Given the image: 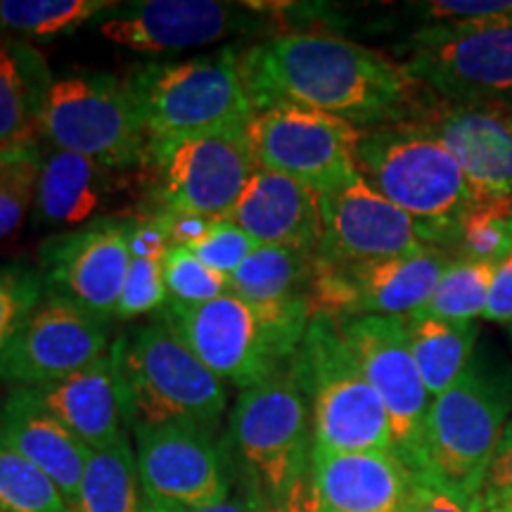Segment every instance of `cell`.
<instances>
[{
    "instance_id": "6da1fadb",
    "label": "cell",
    "mask_w": 512,
    "mask_h": 512,
    "mask_svg": "<svg viewBox=\"0 0 512 512\" xmlns=\"http://www.w3.org/2000/svg\"><path fill=\"white\" fill-rule=\"evenodd\" d=\"M254 112L299 105L368 128L411 121L422 91L406 69L373 48L325 31H283L242 50Z\"/></svg>"
},
{
    "instance_id": "d6986e66",
    "label": "cell",
    "mask_w": 512,
    "mask_h": 512,
    "mask_svg": "<svg viewBox=\"0 0 512 512\" xmlns=\"http://www.w3.org/2000/svg\"><path fill=\"white\" fill-rule=\"evenodd\" d=\"M411 124L432 133L456 159L475 195H512V110L451 105L422 93Z\"/></svg>"
},
{
    "instance_id": "f546056e",
    "label": "cell",
    "mask_w": 512,
    "mask_h": 512,
    "mask_svg": "<svg viewBox=\"0 0 512 512\" xmlns=\"http://www.w3.org/2000/svg\"><path fill=\"white\" fill-rule=\"evenodd\" d=\"M112 0H0V29L24 38H57L95 24Z\"/></svg>"
},
{
    "instance_id": "277c9868",
    "label": "cell",
    "mask_w": 512,
    "mask_h": 512,
    "mask_svg": "<svg viewBox=\"0 0 512 512\" xmlns=\"http://www.w3.org/2000/svg\"><path fill=\"white\" fill-rule=\"evenodd\" d=\"M242 50L223 46L183 62L140 64L126 76L147 147L181 138L247 131L254 107L240 72Z\"/></svg>"
},
{
    "instance_id": "bcb514c9",
    "label": "cell",
    "mask_w": 512,
    "mask_h": 512,
    "mask_svg": "<svg viewBox=\"0 0 512 512\" xmlns=\"http://www.w3.org/2000/svg\"><path fill=\"white\" fill-rule=\"evenodd\" d=\"M484 512H512V494L482 498Z\"/></svg>"
},
{
    "instance_id": "60d3db41",
    "label": "cell",
    "mask_w": 512,
    "mask_h": 512,
    "mask_svg": "<svg viewBox=\"0 0 512 512\" xmlns=\"http://www.w3.org/2000/svg\"><path fill=\"white\" fill-rule=\"evenodd\" d=\"M150 216L162 226L171 247H192L197 240H202V235L207 233L211 223H214L204 219V216L181 214V211L155 209Z\"/></svg>"
},
{
    "instance_id": "7402d4cb",
    "label": "cell",
    "mask_w": 512,
    "mask_h": 512,
    "mask_svg": "<svg viewBox=\"0 0 512 512\" xmlns=\"http://www.w3.org/2000/svg\"><path fill=\"white\" fill-rule=\"evenodd\" d=\"M0 441L46 472L67 503L74 501L93 448L83 444L24 387H12L0 403Z\"/></svg>"
},
{
    "instance_id": "7c38bea8",
    "label": "cell",
    "mask_w": 512,
    "mask_h": 512,
    "mask_svg": "<svg viewBox=\"0 0 512 512\" xmlns=\"http://www.w3.org/2000/svg\"><path fill=\"white\" fill-rule=\"evenodd\" d=\"M259 169L287 176L318 195L358 178L356 147L363 131L332 114L299 105H273L247 128Z\"/></svg>"
},
{
    "instance_id": "ffe728a7",
    "label": "cell",
    "mask_w": 512,
    "mask_h": 512,
    "mask_svg": "<svg viewBox=\"0 0 512 512\" xmlns=\"http://www.w3.org/2000/svg\"><path fill=\"white\" fill-rule=\"evenodd\" d=\"M311 479L325 512H403L418 484V475L392 451L311 448Z\"/></svg>"
},
{
    "instance_id": "d6a6232c",
    "label": "cell",
    "mask_w": 512,
    "mask_h": 512,
    "mask_svg": "<svg viewBox=\"0 0 512 512\" xmlns=\"http://www.w3.org/2000/svg\"><path fill=\"white\" fill-rule=\"evenodd\" d=\"M0 512H69L53 479L0 441Z\"/></svg>"
},
{
    "instance_id": "d590c367",
    "label": "cell",
    "mask_w": 512,
    "mask_h": 512,
    "mask_svg": "<svg viewBox=\"0 0 512 512\" xmlns=\"http://www.w3.org/2000/svg\"><path fill=\"white\" fill-rule=\"evenodd\" d=\"M164 283L171 304L195 306L228 292L226 275L204 266L188 247H171L164 256Z\"/></svg>"
},
{
    "instance_id": "8992f818",
    "label": "cell",
    "mask_w": 512,
    "mask_h": 512,
    "mask_svg": "<svg viewBox=\"0 0 512 512\" xmlns=\"http://www.w3.org/2000/svg\"><path fill=\"white\" fill-rule=\"evenodd\" d=\"M290 370L309 403L313 448L332 453L392 451L384 403L339 323L313 316Z\"/></svg>"
},
{
    "instance_id": "cb8c5ba5",
    "label": "cell",
    "mask_w": 512,
    "mask_h": 512,
    "mask_svg": "<svg viewBox=\"0 0 512 512\" xmlns=\"http://www.w3.org/2000/svg\"><path fill=\"white\" fill-rule=\"evenodd\" d=\"M24 389L88 448H105L126 437L124 401L110 354L64 380Z\"/></svg>"
},
{
    "instance_id": "9c48e42d",
    "label": "cell",
    "mask_w": 512,
    "mask_h": 512,
    "mask_svg": "<svg viewBox=\"0 0 512 512\" xmlns=\"http://www.w3.org/2000/svg\"><path fill=\"white\" fill-rule=\"evenodd\" d=\"M401 67L422 93L451 105L512 110V19L477 17L420 29Z\"/></svg>"
},
{
    "instance_id": "f35d334b",
    "label": "cell",
    "mask_w": 512,
    "mask_h": 512,
    "mask_svg": "<svg viewBox=\"0 0 512 512\" xmlns=\"http://www.w3.org/2000/svg\"><path fill=\"white\" fill-rule=\"evenodd\" d=\"M403 512H484L482 496H465L430 477H418L415 491Z\"/></svg>"
},
{
    "instance_id": "ee69618b",
    "label": "cell",
    "mask_w": 512,
    "mask_h": 512,
    "mask_svg": "<svg viewBox=\"0 0 512 512\" xmlns=\"http://www.w3.org/2000/svg\"><path fill=\"white\" fill-rule=\"evenodd\" d=\"M484 318L501 325H512V254L496 266Z\"/></svg>"
},
{
    "instance_id": "4dcf8cb0",
    "label": "cell",
    "mask_w": 512,
    "mask_h": 512,
    "mask_svg": "<svg viewBox=\"0 0 512 512\" xmlns=\"http://www.w3.org/2000/svg\"><path fill=\"white\" fill-rule=\"evenodd\" d=\"M512 254V195H475L460 219L453 259L498 266Z\"/></svg>"
},
{
    "instance_id": "5b68a950",
    "label": "cell",
    "mask_w": 512,
    "mask_h": 512,
    "mask_svg": "<svg viewBox=\"0 0 512 512\" xmlns=\"http://www.w3.org/2000/svg\"><path fill=\"white\" fill-rule=\"evenodd\" d=\"M110 356L126 425H192L216 432L228 406L219 380L162 320L138 325L112 344Z\"/></svg>"
},
{
    "instance_id": "7bdbcfd3",
    "label": "cell",
    "mask_w": 512,
    "mask_h": 512,
    "mask_svg": "<svg viewBox=\"0 0 512 512\" xmlns=\"http://www.w3.org/2000/svg\"><path fill=\"white\" fill-rule=\"evenodd\" d=\"M503 494H512V418L505 425L501 439H498L482 489V498Z\"/></svg>"
},
{
    "instance_id": "3957f363",
    "label": "cell",
    "mask_w": 512,
    "mask_h": 512,
    "mask_svg": "<svg viewBox=\"0 0 512 512\" xmlns=\"http://www.w3.org/2000/svg\"><path fill=\"white\" fill-rule=\"evenodd\" d=\"M356 166L370 188L418 223L427 247L453 256L460 219L475 192L432 133L411 121L368 128L358 140Z\"/></svg>"
},
{
    "instance_id": "52a82bcc",
    "label": "cell",
    "mask_w": 512,
    "mask_h": 512,
    "mask_svg": "<svg viewBox=\"0 0 512 512\" xmlns=\"http://www.w3.org/2000/svg\"><path fill=\"white\" fill-rule=\"evenodd\" d=\"M512 418V375L491 356L470 366L432 399L425 437V475L465 496H482L498 439Z\"/></svg>"
},
{
    "instance_id": "484cf974",
    "label": "cell",
    "mask_w": 512,
    "mask_h": 512,
    "mask_svg": "<svg viewBox=\"0 0 512 512\" xmlns=\"http://www.w3.org/2000/svg\"><path fill=\"white\" fill-rule=\"evenodd\" d=\"M53 81L41 50L19 38H0V150L38 145Z\"/></svg>"
},
{
    "instance_id": "8d00e7d4",
    "label": "cell",
    "mask_w": 512,
    "mask_h": 512,
    "mask_svg": "<svg viewBox=\"0 0 512 512\" xmlns=\"http://www.w3.org/2000/svg\"><path fill=\"white\" fill-rule=\"evenodd\" d=\"M166 304H169V292L164 283V259L131 256L114 320H133L145 313L155 316Z\"/></svg>"
},
{
    "instance_id": "603a6c76",
    "label": "cell",
    "mask_w": 512,
    "mask_h": 512,
    "mask_svg": "<svg viewBox=\"0 0 512 512\" xmlns=\"http://www.w3.org/2000/svg\"><path fill=\"white\" fill-rule=\"evenodd\" d=\"M453 261L456 259L444 249L425 247L420 252L394 256V259L339 268L349 283L351 318L413 316L430 302L441 275Z\"/></svg>"
},
{
    "instance_id": "b9f144b4",
    "label": "cell",
    "mask_w": 512,
    "mask_h": 512,
    "mask_svg": "<svg viewBox=\"0 0 512 512\" xmlns=\"http://www.w3.org/2000/svg\"><path fill=\"white\" fill-rule=\"evenodd\" d=\"M259 512H325L323 505H320L316 486H313L311 467L304 477H299L280 496L259 501Z\"/></svg>"
},
{
    "instance_id": "f6af8a7d",
    "label": "cell",
    "mask_w": 512,
    "mask_h": 512,
    "mask_svg": "<svg viewBox=\"0 0 512 512\" xmlns=\"http://www.w3.org/2000/svg\"><path fill=\"white\" fill-rule=\"evenodd\" d=\"M152 512H259V501L238 486L235 494L221 503L200 505V508H152Z\"/></svg>"
},
{
    "instance_id": "c3c4849f",
    "label": "cell",
    "mask_w": 512,
    "mask_h": 512,
    "mask_svg": "<svg viewBox=\"0 0 512 512\" xmlns=\"http://www.w3.org/2000/svg\"><path fill=\"white\" fill-rule=\"evenodd\" d=\"M510 337H512V325H510Z\"/></svg>"
},
{
    "instance_id": "83f0119b",
    "label": "cell",
    "mask_w": 512,
    "mask_h": 512,
    "mask_svg": "<svg viewBox=\"0 0 512 512\" xmlns=\"http://www.w3.org/2000/svg\"><path fill=\"white\" fill-rule=\"evenodd\" d=\"M403 320H406L415 366L420 370L427 392L432 399H437L470 366L477 351V320L453 323V320L425 316V313H413Z\"/></svg>"
},
{
    "instance_id": "7a4b0ae2",
    "label": "cell",
    "mask_w": 512,
    "mask_h": 512,
    "mask_svg": "<svg viewBox=\"0 0 512 512\" xmlns=\"http://www.w3.org/2000/svg\"><path fill=\"white\" fill-rule=\"evenodd\" d=\"M219 380L240 389L271 380L292 363L313 318L309 297L254 304L235 294L155 313Z\"/></svg>"
},
{
    "instance_id": "e0dca14e",
    "label": "cell",
    "mask_w": 512,
    "mask_h": 512,
    "mask_svg": "<svg viewBox=\"0 0 512 512\" xmlns=\"http://www.w3.org/2000/svg\"><path fill=\"white\" fill-rule=\"evenodd\" d=\"M110 323L48 294L0 354V382L38 387L64 380L110 354Z\"/></svg>"
},
{
    "instance_id": "2e32d148",
    "label": "cell",
    "mask_w": 512,
    "mask_h": 512,
    "mask_svg": "<svg viewBox=\"0 0 512 512\" xmlns=\"http://www.w3.org/2000/svg\"><path fill=\"white\" fill-rule=\"evenodd\" d=\"M128 233L131 219L100 216L88 226L48 238L38 247L46 292L81 306L102 323H112L131 266Z\"/></svg>"
},
{
    "instance_id": "f1b7e54d",
    "label": "cell",
    "mask_w": 512,
    "mask_h": 512,
    "mask_svg": "<svg viewBox=\"0 0 512 512\" xmlns=\"http://www.w3.org/2000/svg\"><path fill=\"white\" fill-rule=\"evenodd\" d=\"M316 254L259 245L228 278V292L254 304H283L309 297Z\"/></svg>"
},
{
    "instance_id": "ab89813d",
    "label": "cell",
    "mask_w": 512,
    "mask_h": 512,
    "mask_svg": "<svg viewBox=\"0 0 512 512\" xmlns=\"http://www.w3.org/2000/svg\"><path fill=\"white\" fill-rule=\"evenodd\" d=\"M418 15L434 19V22H460V19L477 17H510L512 19V0H437V3L413 5Z\"/></svg>"
},
{
    "instance_id": "ac0fdd59",
    "label": "cell",
    "mask_w": 512,
    "mask_h": 512,
    "mask_svg": "<svg viewBox=\"0 0 512 512\" xmlns=\"http://www.w3.org/2000/svg\"><path fill=\"white\" fill-rule=\"evenodd\" d=\"M320 221L318 259L328 266H363L427 247L418 223L384 200L361 176L320 195Z\"/></svg>"
},
{
    "instance_id": "5bb4252c",
    "label": "cell",
    "mask_w": 512,
    "mask_h": 512,
    "mask_svg": "<svg viewBox=\"0 0 512 512\" xmlns=\"http://www.w3.org/2000/svg\"><path fill=\"white\" fill-rule=\"evenodd\" d=\"M138 472L152 508H200L238 489V470L226 439L192 425H138Z\"/></svg>"
},
{
    "instance_id": "e575fe53",
    "label": "cell",
    "mask_w": 512,
    "mask_h": 512,
    "mask_svg": "<svg viewBox=\"0 0 512 512\" xmlns=\"http://www.w3.org/2000/svg\"><path fill=\"white\" fill-rule=\"evenodd\" d=\"M41 157V145L29 147L0 169V242L17 235L34 207Z\"/></svg>"
},
{
    "instance_id": "836d02e7",
    "label": "cell",
    "mask_w": 512,
    "mask_h": 512,
    "mask_svg": "<svg viewBox=\"0 0 512 512\" xmlns=\"http://www.w3.org/2000/svg\"><path fill=\"white\" fill-rule=\"evenodd\" d=\"M43 297L46 283L38 268L0 264V354L24 328Z\"/></svg>"
},
{
    "instance_id": "1f68e13d",
    "label": "cell",
    "mask_w": 512,
    "mask_h": 512,
    "mask_svg": "<svg viewBox=\"0 0 512 512\" xmlns=\"http://www.w3.org/2000/svg\"><path fill=\"white\" fill-rule=\"evenodd\" d=\"M494 273L496 266L453 261L448 271L441 275L430 302L422 306L418 313L453 320V323L477 320L479 316H484L486 304H489Z\"/></svg>"
},
{
    "instance_id": "7dc6e473",
    "label": "cell",
    "mask_w": 512,
    "mask_h": 512,
    "mask_svg": "<svg viewBox=\"0 0 512 512\" xmlns=\"http://www.w3.org/2000/svg\"><path fill=\"white\" fill-rule=\"evenodd\" d=\"M24 150H29V147H19V150H0V169H3L5 164H10L12 159H17Z\"/></svg>"
},
{
    "instance_id": "74e56055",
    "label": "cell",
    "mask_w": 512,
    "mask_h": 512,
    "mask_svg": "<svg viewBox=\"0 0 512 512\" xmlns=\"http://www.w3.org/2000/svg\"><path fill=\"white\" fill-rule=\"evenodd\" d=\"M256 247L259 245L249 238L245 230L235 226V223L214 221L207 233L202 235V240H197L188 249L204 266H209L211 271L230 278Z\"/></svg>"
},
{
    "instance_id": "ba28073f",
    "label": "cell",
    "mask_w": 512,
    "mask_h": 512,
    "mask_svg": "<svg viewBox=\"0 0 512 512\" xmlns=\"http://www.w3.org/2000/svg\"><path fill=\"white\" fill-rule=\"evenodd\" d=\"M226 441L238 486L256 501L280 496L309 472L311 413L290 366L242 389L230 411Z\"/></svg>"
},
{
    "instance_id": "4fadbf2b",
    "label": "cell",
    "mask_w": 512,
    "mask_h": 512,
    "mask_svg": "<svg viewBox=\"0 0 512 512\" xmlns=\"http://www.w3.org/2000/svg\"><path fill=\"white\" fill-rule=\"evenodd\" d=\"M339 330L384 403L392 453L413 475L422 477L432 396L415 366L406 320L358 316L339 323Z\"/></svg>"
},
{
    "instance_id": "9a60e30c",
    "label": "cell",
    "mask_w": 512,
    "mask_h": 512,
    "mask_svg": "<svg viewBox=\"0 0 512 512\" xmlns=\"http://www.w3.org/2000/svg\"><path fill=\"white\" fill-rule=\"evenodd\" d=\"M264 15L254 3L133 0L114 5L93 27L114 46L162 55L259 34L266 27Z\"/></svg>"
},
{
    "instance_id": "30bf717a",
    "label": "cell",
    "mask_w": 512,
    "mask_h": 512,
    "mask_svg": "<svg viewBox=\"0 0 512 512\" xmlns=\"http://www.w3.org/2000/svg\"><path fill=\"white\" fill-rule=\"evenodd\" d=\"M41 138L112 171L143 169L147 136L126 81L105 72L55 79L41 117Z\"/></svg>"
},
{
    "instance_id": "4316f807",
    "label": "cell",
    "mask_w": 512,
    "mask_h": 512,
    "mask_svg": "<svg viewBox=\"0 0 512 512\" xmlns=\"http://www.w3.org/2000/svg\"><path fill=\"white\" fill-rule=\"evenodd\" d=\"M69 512H152L128 437L93 448Z\"/></svg>"
},
{
    "instance_id": "8fae6325",
    "label": "cell",
    "mask_w": 512,
    "mask_h": 512,
    "mask_svg": "<svg viewBox=\"0 0 512 512\" xmlns=\"http://www.w3.org/2000/svg\"><path fill=\"white\" fill-rule=\"evenodd\" d=\"M143 169L155 209L223 221L259 166L247 131H228L147 147Z\"/></svg>"
},
{
    "instance_id": "d4e9b609",
    "label": "cell",
    "mask_w": 512,
    "mask_h": 512,
    "mask_svg": "<svg viewBox=\"0 0 512 512\" xmlns=\"http://www.w3.org/2000/svg\"><path fill=\"white\" fill-rule=\"evenodd\" d=\"M117 188V171L74 152L50 147L38 171L34 226L83 228L100 219V209Z\"/></svg>"
},
{
    "instance_id": "44dd1931",
    "label": "cell",
    "mask_w": 512,
    "mask_h": 512,
    "mask_svg": "<svg viewBox=\"0 0 512 512\" xmlns=\"http://www.w3.org/2000/svg\"><path fill=\"white\" fill-rule=\"evenodd\" d=\"M223 221L245 230L256 245L290 247L318 254L320 195L292 178L256 169L245 192Z\"/></svg>"
}]
</instances>
